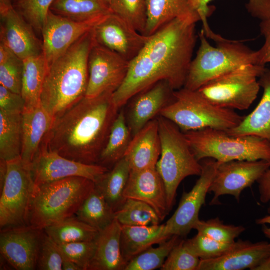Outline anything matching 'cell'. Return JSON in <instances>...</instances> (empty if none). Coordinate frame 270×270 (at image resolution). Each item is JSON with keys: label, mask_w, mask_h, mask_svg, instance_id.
<instances>
[{"label": "cell", "mask_w": 270, "mask_h": 270, "mask_svg": "<svg viewBox=\"0 0 270 270\" xmlns=\"http://www.w3.org/2000/svg\"><path fill=\"white\" fill-rule=\"evenodd\" d=\"M196 24L175 19L151 36L130 62L126 78L112 94L122 108L136 95L162 80L174 90L184 87L196 43Z\"/></svg>", "instance_id": "obj_1"}, {"label": "cell", "mask_w": 270, "mask_h": 270, "mask_svg": "<svg viewBox=\"0 0 270 270\" xmlns=\"http://www.w3.org/2000/svg\"><path fill=\"white\" fill-rule=\"evenodd\" d=\"M112 94L84 98L54 120L42 145L70 160L98 164L120 110Z\"/></svg>", "instance_id": "obj_2"}, {"label": "cell", "mask_w": 270, "mask_h": 270, "mask_svg": "<svg viewBox=\"0 0 270 270\" xmlns=\"http://www.w3.org/2000/svg\"><path fill=\"white\" fill-rule=\"evenodd\" d=\"M92 31L47 67L40 104L54 120L86 96L88 56L93 44Z\"/></svg>", "instance_id": "obj_3"}, {"label": "cell", "mask_w": 270, "mask_h": 270, "mask_svg": "<svg viewBox=\"0 0 270 270\" xmlns=\"http://www.w3.org/2000/svg\"><path fill=\"white\" fill-rule=\"evenodd\" d=\"M95 183L82 177H70L35 186L28 225L41 230L76 216L95 188Z\"/></svg>", "instance_id": "obj_4"}, {"label": "cell", "mask_w": 270, "mask_h": 270, "mask_svg": "<svg viewBox=\"0 0 270 270\" xmlns=\"http://www.w3.org/2000/svg\"><path fill=\"white\" fill-rule=\"evenodd\" d=\"M160 115L173 122L183 132L206 128L228 131L238 126L245 117L212 104L198 90L184 88L174 90L173 100Z\"/></svg>", "instance_id": "obj_5"}, {"label": "cell", "mask_w": 270, "mask_h": 270, "mask_svg": "<svg viewBox=\"0 0 270 270\" xmlns=\"http://www.w3.org/2000/svg\"><path fill=\"white\" fill-rule=\"evenodd\" d=\"M161 154L156 169L164 182L168 209L172 210L182 182L190 176H200L202 164L196 158L184 133L173 122L158 118Z\"/></svg>", "instance_id": "obj_6"}, {"label": "cell", "mask_w": 270, "mask_h": 270, "mask_svg": "<svg viewBox=\"0 0 270 270\" xmlns=\"http://www.w3.org/2000/svg\"><path fill=\"white\" fill-rule=\"evenodd\" d=\"M198 160L206 158L218 162L264 160L270 162V144L253 136H234L213 128L184 132Z\"/></svg>", "instance_id": "obj_7"}, {"label": "cell", "mask_w": 270, "mask_h": 270, "mask_svg": "<svg viewBox=\"0 0 270 270\" xmlns=\"http://www.w3.org/2000/svg\"><path fill=\"white\" fill-rule=\"evenodd\" d=\"M200 46L190 65L184 88L198 90L208 82L242 66L255 64V51L242 43L220 36L212 46L204 31L199 33Z\"/></svg>", "instance_id": "obj_8"}, {"label": "cell", "mask_w": 270, "mask_h": 270, "mask_svg": "<svg viewBox=\"0 0 270 270\" xmlns=\"http://www.w3.org/2000/svg\"><path fill=\"white\" fill-rule=\"evenodd\" d=\"M265 66L246 64L208 82L198 91L212 104L232 110H248L256 99L258 78Z\"/></svg>", "instance_id": "obj_9"}, {"label": "cell", "mask_w": 270, "mask_h": 270, "mask_svg": "<svg viewBox=\"0 0 270 270\" xmlns=\"http://www.w3.org/2000/svg\"><path fill=\"white\" fill-rule=\"evenodd\" d=\"M7 174L0 199V229L28 225L35 186L31 170L19 158L7 162Z\"/></svg>", "instance_id": "obj_10"}, {"label": "cell", "mask_w": 270, "mask_h": 270, "mask_svg": "<svg viewBox=\"0 0 270 270\" xmlns=\"http://www.w3.org/2000/svg\"><path fill=\"white\" fill-rule=\"evenodd\" d=\"M130 64V62L96 44L93 40L88 56L89 78L86 97L92 98L106 93L113 94L124 82Z\"/></svg>", "instance_id": "obj_11"}, {"label": "cell", "mask_w": 270, "mask_h": 270, "mask_svg": "<svg viewBox=\"0 0 270 270\" xmlns=\"http://www.w3.org/2000/svg\"><path fill=\"white\" fill-rule=\"evenodd\" d=\"M219 164L212 158L203 160L199 179L190 192H184L178 208L165 224V231L168 236L182 238L194 229Z\"/></svg>", "instance_id": "obj_12"}, {"label": "cell", "mask_w": 270, "mask_h": 270, "mask_svg": "<svg viewBox=\"0 0 270 270\" xmlns=\"http://www.w3.org/2000/svg\"><path fill=\"white\" fill-rule=\"evenodd\" d=\"M270 166V162L264 160L220 162L209 190L214 194L210 204H220L219 198L226 194L239 202L242 192L258 182Z\"/></svg>", "instance_id": "obj_13"}, {"label": "cell", "mask_w": 270, "mask_h": 270, "mask_svg": "<svg viewBox=\"0 0 270 270\" xmlns=\"http://www.w3.org/2000/svg\"><path fill=\"white\" fill-rule=\"evenodd\" d=\"M108 14L88 21L76 22L50 10L42 32V53L47 66L90 32Z\"/></svg>", "instance_id": "obj_14"}, {"label": "cell", "mask_w": 270, "mask_h": 270, "mask_svg": "<svg viewBox=\"0 0 270 270\" xmlns=\"http://www.w3.org/2000/svg\"><path fill=\"white\" fill-rule=\"evenodd\" d=\"M109 170L98 164H87L66 158L43 145L31 168L36 186L70 177L84 178L95 183Z\"/></svg>", "instance_id": "obj_15"}, {"label": "cell", "mask_w": 270, "mask_h": 270, "mask_svg": "<svg viewBox=\"0 0 270 270\" xmlns=\"http://www.w3.org/2000/svg\"><path fill=\"white\" fill-rule=\"evenodd\" d=\"M94 41L129 62L140 52L149 40L118 16L108 14L92 31Z\"/></svg>", "instance_id": "obj_16"}, {"label": "cell", "mask_w": 270, "mask_h": 270, "mask_svg": "<svg viewBox=\"0 0 270 270\" xmlns=\"http://www.w3.org/2000/svg\"><path fill=\"white\" fill-rule=\"evenodd\" d=\"M43 232L30 226L0 230L1 257L15 270H36Z\"/></svg>", "instance_id": "obj_17"}, {"label": "cell", "mask_w": 270, "mask_h": 270, "mask_svg": "<svg viewBox=\"0 0 270 270\" xmlns=\"http://www.w3.org/2000/svg\"><path fill=\"white\" fill-rule=\"evenodd\" d=\"M0 17L1 43L22 60L42 54V43L14 6L0 13Z\"/></svg>", "instance_id": "obj_18"}, {"label": "cell", "mask_w": 270, "mask_h": 270, "mask_svg": "<svg viewBox=\"0 0 270 270\" xmlns=\"http://www.w3.org/2000/svg\"><path fill=\"white\" fill-rule=\"evenodd\" d=\"M174 92L167 82L162 80L131 99L126 117L133 137L173 100Z\"/></svg>", "instance_id": "obj_19"}, {"label": "cell", "mask_w": 270, "mask_h": 270, "mask_svg": "<svg viewBox=\"0 0 270 270\" xmlns=\"http://www.w3.org/2000/svg\"><path fill=\"white\" fill-rule=\"evenodd\" d=\"M124 196L150 206L160 222L170 213L166 187L156 168L131 170Z\"/></svg>", "instance_id": "obj_20"}, {"label": "cell", "mask_w": 270, "mask_h": 270, "mask_svg": "<svg viewBox=\"0 0 270 270\" xmlns=\"http://www.w3.org/2000/svg\"><path fill=\"white\" fill-rule=\"evenodd\" d=\"M270 256V242L240 240L221 256L200 260L197 270H256Z\"/></svg>", "instance_id": "obj_21"}, {"label": "cell", "mask_w": 270, "mask_h": 270, "mask_svg": "<svg viewBox=\"0 0 270 270\" xmlns=\"http://www.w3.org/2000/svg\"><path fill=\"white\" fill-rule=\"evenodd\" d=\"M54 120V118L41 104L34 108L25 110L22 114L20 158L24 164L30 170Z\"/></svg>", "instance_id": "obj_22"}, {"label": "cell", "mask_w": 270, "mask_h": 270, "mask_svg": "<svg viewBox=\"0 0 270 270\" xmlns=\"http://www.w3.org/2000/svg\"><path fill=\"white\" fill-rule=\"evenodd\" d=\"M161 150L156 118L150 122L133 137L124 158L128 160L131 170L156 168Z\"/></svg>", "instance_id": "obj_23"}, {"label": "cell", "mask_w": 270, "mask_h": 270, "mask_svg": "<svg viewBox=\"0 0 270 270\" xmlns=\"http://www.w3.org/2000/svg\"><path fill=\"white\" fill-rule=\"evenodd\" d=\"M147 21L144 35L151 36L175 19L196 24L198 14L188 0H146Z\"/></svg>", "instance_id": "obj_24"}, {"label": "cell", "mask_w": 270, "mask_h": 270, "mask_svg": "<svg viewBox=\"0 0 270 270\" xmlns=\"http://www.w3.org/2000/svg\"><path fill=\"white\" fill-rule=\"evenodd\" d=\"M258 82L263 90L258 104L238 126L226 132L234 136H258L270 144V68H266Z\"/></svg>", "instance_id": "obj_25"}, {"label": "cell", "mask_w": 270, "mask_h": 270, "mask_svg": "<svg viewBox=\"0 0 270 270\" xmlns=\"http://www.w3.org/2000/svg\"><path fill=\"white\" fill-rule=\"evenodd\" d=\"M122 226L115 218L95 239L96 250L89 270H125L127 263L122 256Z\"/></svg>", "instance_id": "obj_26"}, {"label": "cell", "mask_w": 270, "mask_h": 270, "mask_svg": "<svg viewBox=\"0 0 270 270\" xmlns=\"http://www.w3.org/2000/svg\"><path fill=\"white\" fill-rule=\"evenodd\" d=\"M165 231V224L145 226H122L120 246L122 256L127 264L154 244L170 238Z\"/></svg>", "instance_id": "obj_27"}, {"label": "cell", "mask_w": 270, "mask_h": 270, "mask_svg": "<svg viewBox=\"0 0 270 270\" xmlns=\"http://www.w3.org/2000/svg\"><path fill=\"white\" fill-rule=\"evenodd\" d=\"M130 171L129 163L124 157L95 182L96 187L114 212L120 208L126 200L124 192Z\"/></svg>", "instance_id": "obj_28"}, {"label": "cell", "mask_w": 270, "mask_h": 270, "mask_svg": "<svg viewBox=\"0 0 270 270\" xmlns=\"http://www.w3.org/2000/svg\"><path fill=\"white\" fill-rule=\"evenodd\" d=\"M133 138L124 110L119 112L98 164L110 170L122 159Z\"/></svg>", "instance_id": "obj_29"}, {"label": "cell", "mask_w": 270, "mask_h": 270, "mask_svg": "<svg viewBox=\"0 0 270 270\" xmlns=\"http://www.w3.org/2000/svg\"><path fill=\"white\" fill-rule=\"evenodd\" d=\"M23 63L21 95L25 102V110H30L40 104V96L48 66L43 53L23 60Z\"/></svg>", "instance_id": "obj_30"}, {"label": "cell", "mask_w": 270, "mask_h": 270, "mask_svg": "<svg viewBox=\"0 0 270 270\" xmlns=\"http://www.w3.org/2000/svg\"><path fill=\"white\" fill-rule=\"evenodd\" d=\"M22 114L0 110V159L9 162L20 158Z\"/></svg>", "instance_id": "obj_31"}, {"label": "cell", "mask_w": 270, "mask_h": 270, "mask_svg": "<svg viewBox=\"0 0 270 270\" xmlns=\"http://www.w3.org/2000/svg\"><path fill=\"white\" fill-rule=\"evenodd\" d=\"M45 233L58 245L95 240L99 232L76 216L46 228Z\"/></svg>", "instance_id": "obj_32"}, {"label": "cell", "mask_w": 270, "mask_h": 270, "mask_svg": "<svg viewBox=\"0 0 270 270\" xmlns=\"http://www.w3.org/2000/svg\"><path fill=\"white\" fill-rule=\"evenodd\" d=\"M114 214L103 194L95 187L81 206L76 216L100 232L114 222Z\"/></svg>", "instance_id": "obj_33"}, {"label": "cell", "mask_w": 270, "mask_h": 270, "mask_svg": "<svg viewBox=\"0 0 270 270\" xmlns=\"http://www.w3.org/2000/svg\"><path fill=\"white\" fill-rule=\"evenodd\" d=\"M50 10L76 22L92 20L111 12L98 0H54Z\"/></svg>", "instance_id": "obj_34"}, {"label": "cell", "mask_w": 270, "mask_h": 270, "mask_svg": "<svg viewBox=\"0 0 270 270\" xmlns=\"http://www.w3.org/2000/svg\"><path fill=\"white\" fill-rule=\"evenodd\" d=\"M114 215L115 218L122 226H152L160 224V222L158 215L150 206L132 198H126Z\"/></svg>", "instance_id": "obj_35"}, {"label": "cell", "mask_w": 270, "mask_h": 270, "mask_svg": "<svg viewBox=\"0 0 270 270\" xmlns=\"http://www.w3.org/2000/svg\"><path fill=\"white\" fill-rule=\"evenodd\" d=\"M24 70L23 60L8 48L0 44V84L21 94Z\"/></svg>", "instance_id": "obj_36"}, {"label": "cell", "mask_w": 270, "mask_h": 270, "mask_svg": "<svg viewBox=\"0 0 270 270\" xmlns=\"http://www.w3.org/2000/svg\"><path fill=\"white\" fill-rule=\"evenodd\" d=\"M182 238L172 236L170 238L152 246L133 258L125 270H154L161 268L172 248L182 240Z\"/></svg>", "instance_id": "obj_37"}, {"label": "cell", "mask_w": 270, "mask_h": 270, "mask_svg": "<svg viewBox=\"0 0 270 270\" xmlns=\"http://www.w3.org/2000/svg\"><path fill=\"white\" fill-rule=\"evenodd\" d=\"M110 10L144 34L147 21L146 0H112Z\"/></svg>", "instance_id": "obj_38"}, {"label": "cell", "mask_w": 270, "mask_h": 270, "mask_svg": "<svg viewBox=\"0 0 270 270\" xmlns=\"http://www.w3.org/2000/svg\"><path fill=\"white\" fill-rule=\"evenodd\" d=\"M194 229L198 234L224 243H233L245 230L242 226L226 224L218 218L206 221L199 220Z\"/></svg>", "instance_id": "obj_39"}, {"label": "cell", "mask_w": 270, "mask_h": 270, "mask_svg": "<svg viewBox=\"0 0 270 270\" xmlns=\"http://www.w3.org/2000/svg\"><path fill=\"white\" fill-rule=\"evenodd\" d=\"M54 0H18L15 8L36 32L42 33Z\"/></svg>", "instance_id": "obj_40"}, {"label": "cell", "mask_w": 270, "mask_h": 270, "mask_svg": "<svg viewBox=\"0 0 270 270\" xmlns=\"http://www.w3.org/2000/svg\"><path fill=\"white\" fill-rule=\"evenodd\" d=\"M235 242H222L199 234L192 238L184 240L188 248L201 260L221 256L233 248Z\"/></svg>", "instance_id": "obj_41"}, {"label": "cell", "mask_w": 270, "mask_h": 270, "mask_svg": "<svg viewBox=\"0 0 270 270\" xmlns=\"http://www.w3.org/2000/svg\"><path fill=\"white\" fill-rule=\"evenodd\" d=\"M58 246L62 254L74 262L80 270H89L96 252L95 240L71 242Z\"/></svg>", "instance_id": "obj_42"}, {"label": "cell", "mask_w": 270, "mask_h": 270, "mask_svg": "<svg viewBox=\"0 0 270 270\" xmlns=\"http://www.w3.org/2000/svg\"><path fill=\"white\" fill-rule=\"evenodd\" d=\"M200 259L186 246L184 240L172 248L161 268L162 270H197Z\"/></svg>", "instance_id": "obj_43"}, {"label": "cell", "mask_w": 270, "mask_h": 270, "mask_svg": "<svg viewBox=\"0 0 270 270\" xmlns=\"http://www.w3.org/2000/svg\"><path fill=\"white\" fill-rule=\"evenodd\" d=\"M62 256L58 245L44 232L37 258L36 270H62Z\"/></svg>", "instance_id": "obj_44"}, {"label": "cell", "mask_w": 270, "mask_h": 270, "mask_svg": "<svg viewBox=\"0 0 270 270\" xmlns=\"http://www.w3.org/2000/svg\"><path fill=\"white\" fill-rule=\"evenodd\" d=\"M25 102L20 94L15 93L0 85V110L12 113L22 114Z\"/></svg>", "instance_id": "obj_45"}, {"label": "cell", "mask_w": 270, "mask_h": 270, "mask_svg": "<svg viewBox=\"0 0 270 270\" xmlns=\"http://www.w3.org/2000/svg\"><path fill=\"white\" fill-rule=\"evenodd\" d=\"M260 30L264 38V43L255 51V64L265 66L270 63V18L260 21Z\"/></svg>", "instance_id": "obj_46"}, {"label": "cell", "mask_w": 270, "mask_h": 270, "mask_svg": "<svg viewBox=\"0 0 270 270\" xmlns=\"http://www.w3.org/2000/svg\"><path fill=\"white\" fill-rule=\"evenodd\" d=\"M193 8L199 15L203 24L202 30L207 38H211L214 32L211 30L208 22V18L212 14V9L209 6V3L212 0H188Z\"/></svg>", "instance_id": "obj_47"}, {"label": "cell", "mask_w": 270, "mask_h": 270, "mask_svg": "<svg viewBox=\"0 0 270 270\" xmlns=\"http://www.w3.org/2000/svg\"><path fill=\"white\" fill-rule=\"evenodd\" d=\"M246 8L252 17L260 21L270 18V0H248Z\"/></svg>", "instance_id": "obj_48"}, {"label": "cell", "mask_w": 270, "mask_h": 270, "mask_svg": "<svg viewBox=\"0 0 270 270\" xmlns=\"http://www.w3.org/2000/svg\"><path fill=\"white\" fill-rule=\"evenodd\" d=\"M258 184L260 200L263 204H268V213L270 214V166L257 182Z\"/></svg>", "instance_id": "obj_49"}, {"label": "cell", "mask_w": 270, "mask_h": 270, "mask_svg": "<svg viewBox=\"0 0 270 270\" xmlns=\"http://www.w3.org/2000/svg\"><path fill=\"white\" fill-rule=\"evenodd\" d=\"M258 224L262 225V232L270 240V214L256 220Z\"/></svg>", "instance_id": "obj_50"}, {"label": "cell", "mask_w": 270, "mask_h": 270, "mask_svg": "<svg viewBox=\"0 0 270 270\" xmlns=\"http://www.w3.org/2000/svg\"><path fill=\"white\" fill-rule=\"evenodd\" d=\"M8 162L0 159V192L3 188L7 174Z\"/></svg>", "instance_id": "obj_51"}, {"label": "cell", "mask_w": 270, "mask_h": 270, "mask_svg": "<svg viewBox=\"0 0 270 270\" xmlns=\"http://www.w3.org/2000/svg\"><path fill=\"white\" fill-rule=\"evenodd\" d=\"M62 270H80V268L72 261L62 254Z\"/></svg>", "instance_id": "obj_52"}, {"label": "cell", "mask_w": 270, "mask_h": 270, "mask_svg": "<svg viewBox=\"0 0 270 270\" xmlns=\"http://www.w3.org/2000/svg\"><path fill=\"white\" fill-rule=\"evenodd\" d=\"M256 270H270V256Z\"/></svg>", "instance_id": "obj_53"}, {"label": "cell", "mask_w": 270, "mask_h": 270, "mask_svg": "<svg viewBox=\"0 0 270 270\" xmlns=\"http://www.w3.org/2000/svg\"><path fill=\"white\" fill-rule=\"evenodd\" d=\"M102 6L109 10L110 12L112 0H98Z\"/></svg>", "instance_id": "obj_54"}, {"label": "cell", "mask_w": 270, "mask_h": 270, "mask_svg": "<svg viewBox=\"0 0 270 270\" xmlns=\"http://www.w3.org/2000/svg\"><path fill=\"white\" fill-rule=\"evenodd\" d=\"M14 0V1L16 2V1H18V0Z\"/></svg>", "instance_id": "obj_55"}]
</instances>
